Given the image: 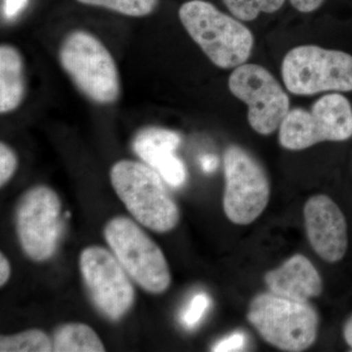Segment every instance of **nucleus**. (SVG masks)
<instances>
[{
	"label": "nucleus",
	"mask_w": 352,
	"mask_h": 352,
	"mask_svg": "<svg viewBox=\"0 0 352 352\" xmlns=\"http://www.w3.org/2000/svg\"><path fill=\"white\" fill-rule=\"evenodd\" d=\"M180 22L206 56L220 69L245 64L254 50V34L234 16L206 0H190L178 10Z\"/></svg>",
	"instance_id": "nucleus-1"
},
{
	"label": "nucleus",
	"mask_w": 352,
	"mask_h": 352,
	"mask_svg": "<svg viewBox=\"0 0 352 352\" xmlns=\"http://www.w3.org/2000/svg\"><path fill=\"white\" fill-rule=\"evenodd\" d=\"M65 73L87 98L100 105L119 100L120 78L108 48L91 32H69L58 52Z\"/></svg>",
	"instance_id": "nucleus-2"
},
{
	"label": "nucleus",
	"mask_w": 352,
	"mask_h": 352,
	"mask_svg": "<svg viewBox=\"0 0 352 352\" xmlns=\"http://www.w3.org/2000/svg\"><path fill=\"white\" fill-rule=\"evenodd\" d=\"M111 182L127 210L141 224L168 232L179 221V210L162 176L146 164L122 160L112 166Z\"/></svg>",
	"instance_id": "nucleus-3"
},
{
	"label": "nucleus",
	"mask_w": 352,
	"mask_h": 352,
	"mask_svg": "<svg viewBox=\"0 0 352 352\" xmlns=\"http://www.w3.org/2000/svg\"><path fill=\"white\" fill-rule=\"evenodd\" d=\"M247 319L266 342L284 351H307L318 335V314L311 305L272 293L252 298Z\"/></svg>",
	"instance_id": "nucleus-4"
},
{
	"label": "nucleus",
	"mask_w": 352,
	"mask_h": 352,
	"mask_svg": "<svg viewBox=\"0 0 352 352\" xmlns=\"http://www.w3.org/2000/svg\"><path fill=\"white\" fill-rule=\"evenodd\" d=\"M281 74L287 90L298 96L352 91V55L314 44L296 46L285 55Z\"/></svg>",
	"instance_id": "nucleus-5"
},
{
	"label": "nucleus",
	"mask_w": 352,
	"mask_h": 352,
	"mask_svg": "<svg viewBox=\"0 0 352 352\" xmlns=\"http://www.w3.org/2000/svg\"><path fill=\"white\" fill-rule=\"evenodd\" d=\"M352 136V106L339 92H331L312 107L289 110L279 127L280 145L289 151H302L319 143L347 140Z\"/></svg>",
	"instance_id": "nucleus-6"
},
{
	"label": "nucleus",
	"mask_w": 352,
	"mask_h": 352,
	"mask_svg": "<svg viewBox=\"0 0 352 352\" xmlns=\"http://www.w3.org/2000/svg\"><path fill=\"white\" fill-rule=\"evenodd\" d=\"M106 242L127 274L145 291L162 294L170 287L171 276L164 252L131 219H111L104 230Z\"/></svg>",
	"instance_id": "nucleus-7"
},
{
	"label": "nucleus",
	"mask_w": 352,
	"mask_h": 352,
	"mask_svg": "<svg viewBox=\"0 0 352 352\" xmlns=\"http://www.w3.org/2000/svg\"><path fill=\"white\" fill-rule=\"evenodd\" d=\"M226 187L223 210L237 226H248L265 210L270 199V182L263 164L239 145H230L223 155Z\"/></svg>",
	"instance_id": "nucleus-8"
},
{
	"label": "nucleus",
	"mask_w": 352,
	"mask_h": 352,
	"mask_svg": "<svg viewBox=\"0 0 352 352\" xmlns=\"http://www.w3.org/2000/svg\"><path fill=\"white\" fill-rule=\"evenodd\" d=\"M231 94L248 107V122L261 135L279 129L289 112V98L274 76L258 64H243L228 80Z\"/></svg>",
	"instance_id": "nucleus-9"
},
{
	"label": "nucleus",
	"mask_w": 352,
	"mask_h": 352,
	"mask_svg": "<svg viewBox=\"0 0 352 352\" xmlns=\"http://www.w3.org/2000/svg\"><path fill=\"white\" fill-rule=\"evenodd\" d=\"M80 267L92 302L102 314L118 320L129 311L135 292L115 254L100 245L85 248L80 254Z\"/></svg>",
	"instance_id": "nucleus-10"
},
{
	"label": "nucleus",
	"mask_w": 352,
	"mask_h": 352,
	"mask_svg": "<svg viewBox=\"0 0 352 352\" xmlns=\"http://www.w3.org/2000/svg\"><path fill=\"white\" fill-rule=\"evenodd\" d=\"M17 233L22 249L34 261H47L61 235V201L56 192L39 185L22 196L17 208Z\"/></svg>",
	"instance_id": "nucleus-11"
},
{
	"label": "nucleus",
	"mask_w": 352,
	"mask_h": 352,
	"mask_svg": "<svg viewBox=\"0 0 352 352\" xmlns=\"http://www.w3.org/2000/svg\"><path fill=\"white\" fill-rule=\"evenodd\" d=\"M305 229L314 251L327 263H338L349 247L346 217L326 195L312 196L303 207Z\"/></svg>",
	"instance_id": "nucleus-12"
},
{
	"label": "nucleus",
	"mask_w": 352,
	"mask_h": 352,
	"mask_svg": "<svg viewBox=\"0 0 352 352\" xmlns=\"http://www.w3.org/2000/svg\"><path fill=\"white\" fill-rule=\"evenodd\" d=\"M264 282L270 293L298 302H308L323 291L318 270L302 254H295L276 270L264 275Z\"/></svg>",
	"instance_id": "nucleus-13"
},
{
	"label": "nucleus",
	"mask_w": 352,
	"mask_h": 352,
	"mask_svg": "<svg viewBox=\"0 0 352 352\" xmlns=\"http://www.w3.org/2000/svg\"><path fill=\"white\" fill-rule=\"evenodd\" d=\"M180 143L182 138L177 132L151 126L138 131L132 148L144 164L159 173L177 157L175 151Z\"/></svg>",
	"instance_id": "nucleus-14"
},
{
	"label": "nucleus",
	"mask_w": 352,
	"mask_h": 352,
	"mask_svg": "<svg viewBox=\"0 0 352 352\" xmlns=\"http://www.w3.org/2000/svg\"><path fill=\"white\" fill-rule=\"evenodd\" d=\"M25 94L24 61L20 51L11 44L0 46V113L13 112Z\"/></svg>",
	"instance_id": "nucleus-15"
},
{
	"label": "nucleus",
	"mask_w": 352,
	"mask_h": 352,
	"mask_svg": "<svg viewBox=\"0 0 352 352\" xmlns=\"http://www.w3.org/2000/svg\"><path fill=\"white\" fill-rule=\"evenodd\" d=\"M53 351L103 352L105 346L87 324L69 323L58 328L52 340Z\"/></svg>",
	"instance_id": "nucleus-16"
},
{
	"label": "nucleus",
	"mask_w": 352,
	"mask_h": 352,
	"mask_svg": "<svg viewBox=\"0 0 352 352\" xmlns=\"http://www.w3.org/2000/svg\"><path fill=\"white\" fill-rule=\"evenodd\" d=\"M0 351L50 352L53 351V344L43 331L32 329L16 335L1 336Z\"/></svg>",
	"instance_id": "nucleus-17"
},
{
	"label": "nucleus",
	"mask_w": 352,
	"mask_h": 352,
	"mask_svg": "<svg viewBox=\"0 0 352 352\" xmlns=\"http://www.w3.org/2000/svg\"><path fill=\"white\" fill-rule=\"evenodd\" d=\"M234 17L242 22L256 20L261 13L272 14L283 7L286 0H222Z\"/></svg>",
	"instance_id": "nucleus-18"
},
{
	"label": "nucleus",
	"mask_w": 352,
	"mask_h": 352,
	"mask_svg": "<svg viewBox=\"0 0 352 352\" xmlns=\"http://www.w3.org/2000/svg\"><path fill=\"white\" fill-rule=\"evenodd\" d=\"M85 6L102 7L129 17H145L154 12L159 0H76Z\"/></svg>",
	"instance_id": "nucleus-19"
},
{
	"label": "nucleus",
	"mask_w": 352,
	"mask_h": 352,
	"mask_svg": "<svg viewBox=\"0 0 352 352\" xmlns=\"http://www.w3.org/2000/svg\"><path fill=\"white\" fill-rule=\"evenodd\" d=\"M210 305V296L207 294L199 293L194 296L180 317L183 326L188 329L195 328L203 319Z\"/></svg>",
	"instance_id": "nucleus-20"
},
{
	"label": "nucleus",
	"mask_w": 352,
	"mask_h": 352,
	"mask_svg": "<svg viewBox=\"0 0 352 352\" xmlns=\"http://www.w3.org/2000/svg\"><path fill=\"white\" fill-rule=\"evenodd\" d=\"M18 159L15 152L6 143L0 144V185L3 187L15 173Z\"/></svg>",
	"instance_id": "nucleus-21"
},
{
	"label": "nucleus",
	"mask_w": 352,
	"mask_h": 352,
	"mask_svg": "<svg viewBox=\"0 0 352 352\" xmlns=\"http://www.w3.org/2000/svg\"><path fill=\"white\" fill-rule=\"evenodd\" d=\"M247 342V337L243 332H235L219 340L212 347V351L215 352H230L243 351Z\"/></svg>",
	"instance_id": "nucleus-22"
},
{
	"label": "nucleus",
	"mask_w": 352,
	"mask_h": 352,
	"mask_svg": "<svg viewBox=\"0 0 352 352\" xmlns=\"http://www.w3.org/2000/svg\"><path fill=\"white\" fill-rule=\"evenodd\" d=\"M325 0H289L292 6L302 13H311L318 10Z\"/></svg>",
	"instance_id": "nucleus-23"
},
{
	"label": "nucleus",
	"mask_w": 352,
	"mask_h": 352,
	"mask_svg": "<svg viewBox=\"0 0 352 352\" xmlns=\"http://www.w3.org/2000/svg\"><path fill=\"white\" fill-rule=\"evenodd\" d=\"M201 170L206 173H212L217 170L219 166V157L212 154L203 155L200 159Z\"/></svg>",
	"instance_id": "nucleus-24"
},
{
	"label": "nucleus",
	"mask_w": 352,
	"mask_h": 352,
	"mask_svg": "<svg viewBox=\"0 0 352 352\" xmlns=\"http://www.w3.org/2000/svg\"><path fill=\"white\" fill-rule=\"evenodd\" d=\"M11 275L10 263L3 254L0 256V285L4 286Z\"/></svg>",
	"instance_id": "nucleus-25"
},
{
	"label": "nucleus",
	"mask_w": 352,
	"mask_h": 352,
	"mask_svg": "<svg viewBox=\"0 0 352 352\" xmlns=\"http://www.w3.org/2000/svg\"><path fill=\"white\" fill-rule=\"evenodd\" d=\"M27 3V0H6V12L7 16H13L19 12Z\"/></svg>",
	"instance_id": "nucleus-26"
},
{
	"label": "nucleus",
	"mask_w": 352,
	"mask_h": 352,
	"mask_svg": "<svg viewBox=\"0 0 352 352\" xmlns=\"http://www.w3.org/2000/svg\"><path fill=\"white\" fill-rule=\"evenodd\" d=\"M344 337L346 344L352 349V315L344 326Z\"/></svg>",
	"instance_id": "nucleus-27"
}]
</instances>
